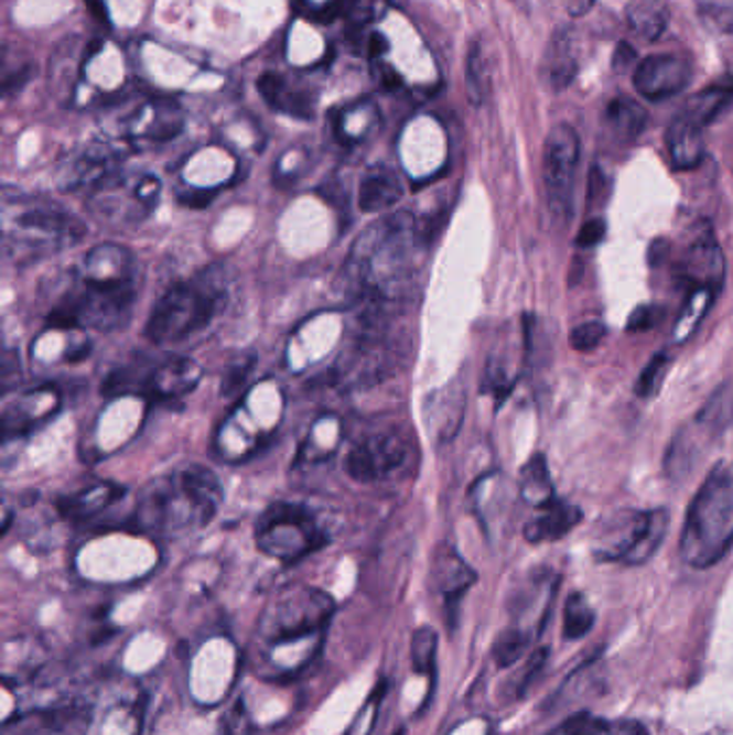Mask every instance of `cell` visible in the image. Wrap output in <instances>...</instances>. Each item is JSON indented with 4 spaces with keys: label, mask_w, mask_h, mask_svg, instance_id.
<instances>
[{
    "label": "cell",
    "mask_w": 733,
    "mask_h": 735,
    "mask_svg": "<svg viewBox=\"0 0 733 735\" xmlns=\"http://www.w3.org/2000/svg\"><path fill=\"white\" fill-rule=\"evenodd\" d=\"M368 50H370V58H377V56H381V54L388 50V42H386V37H384V35H373V37H370V45H368Z\"/></svg>",
    "instance_id": "obj_47"
},
{
    "label": "cell",
    "mask_w": 733,
    "mask_h": 735,
    "mask_svg": "<svg viewBox=\"0 0 733 735\" xmlns=\"http://www.w3.org/2000/svg\"><path fill=\"white\" fill-rule=\"evenodd\" d=\"M257 88H259L260 97L273 108V110H280L282 101H284V95H287V80L278 74H262L257 83Z\"/></svg>",
    "instance_id": "obj_41"
},
{
    "label": "cell",
    "mask_w": 733,
    "mask_h": 735,
    "mask_svg": "<svg viewBox=\"0 0 733 735\" xmlns=\"http://www.w3.org/2000/svg\"><path fill=\"white\" fill-rule=\"evenodd\" d=\"M604 233H606V224L604 219H590L581 226L579 230V237H576V246L579 248H596L601 241L604 239Z\"/></svg>",
    "instance_id": "obj_43"
},
{
    "label": "cell",
    "mask_w": 733,
    "mask_h": 735,
    "mask_svg": "<svg viewBox=\"0 0 733 735\" xmlns=\"http://www.w3.org/2000/svg\"><path fill=\"white\" fill-rule=\"evenodd\" d=\"M669 531V512L662 508L654 510H628L611 520L603 544L596 555L606 562L642 565L662 544Z\"/></svg>",
    "instance_id": "obj_10"
},
{
    "label": "cell",
    "mask_w": 733,
    "mask_h": 735,
    "mask_svg": "<svg viewBox=\"0 0 733 735\" xmlns=\"http://www.w3.org/2000/svg\"><path fill=\"white\" fill-rule=\"evenodd\" d=\"M529 646V637L525 630H518V628H513V630H506L497 641H495V648H493V658L499 667H513L517 662L518 658L522 656V651Z\"/></svg>",
    "instance_id": "obj_36"
},
{
    "label": "cell",
    "mask_w": 733,
    "mask_h": 735,
    "mask_svg": "<svg viewBox=\"0 0 733 735\" xmlns=\"http://www.w3.org/2000/svg\"><path fill=\"white\" fill-rule=\"evenodd\" d=\"M87 714L78 705L37 712L15 735H85Z\"/></svg>",
    "instance_id": "obj_24"
},
{
    "label": "cell",
    "mask_w": 733,
    "mask_h": 735,
    "mask_svg": "<svg viewBox=\"0 0 733 735\" xmlns=\"http://www.w3.org/2000/svg\"><path fill=\"white\" fill-rule=\"evenodd\" d=\"M596 615L583 594H570L563 606V637L568 641L583 639L594 628Z\"/></svg>",
    "instance_id": "obj_32"
},
{
    "label": "cell",
    "mask_w": 733,
    "mask_h": 735,
    "mask_svg": "<svg viewBox=\"0 0 733 735\" xmlns=\"http://www.w3.org/2000/svg\"><path fill=\"white\" fill-rule=\"evenodd\" d=\"M436 656V635L431 628H420L411 641V660L418 673H432Z\"/></svg>",
    "instance_id": "obj_37"
},
{
    "label": "cell",
    "mask_w": 733,
    "mask_h": 735,
    "mask_svg": "<svg viewBox=\"0 0 733 735\" xmlns=\"http://www.w3.org/2000/svg\"><path fill=\"white\" fill-rule=\"evenodd\" d=\"M379 119L381 117H379V110L375 108V104H370V101L353 104V106L345 108L334 121L336 138L346 147L359 144L379 126Z\"/></svg>",
    "instance_id": "obj_26"
},
{
    "label": "cell",
    "mask_w": 733,
    "mask_h": 735,
    "mask_svg": "<svg viewBox=\"0 0 733 735\" xmlns=\"http://www.w3.org/2000/svg\"><path fill=\"white\" fill-rule=\"evenodd\" d=\"M581 520V508L556 495L551 501L536 508V515L525 525V538L531 544L556 542L568 536Z\"/></svg>",
    "instance_id": "obj_17"
},
{
    "label": "cell",
    "mask_w": 733,
    "mask_h": 735,
    "mask_svg": "<svg viewBox=\"0 0 733 735\" xmlns=\"http://www.w3.org/2000/svg\"><path fill=\"white\" fill-rule=\"evenodd\" d=\"M662 307L654 305V303H646V305H639L633 310V314L628 316V323H626V332L630 334H637V332H647L651 327H656V323L660 321L662 316Z\"/></svg>",
    "instance_id": "obj_42"
},
{
    "label": "cell",
    "mask_w": 733,
    "mask_h": 735,
    "mask_svg": "<svg viewBox=\"0 0 733 735\" xmlns=\"http://www.w3.org/2000/svg\"><path fill=\"white\" fill-rule=\"evenodd\" d=\"M138 298V264L128 248L101 244L52 305L47 323L69 332H112L128 323Z\"/></svg>",
    "instance_id": "obj_2"
},
{
    "label": "cell",
    "mask_w": 733,
    "mask_h": 735,
    "mask_svg": "<svg viewBox=\"0 0 733 735\" xmlns=\"http://www.w3.org/2000/svg\"><path fill=\"white\" fill-rule=\"evenodd\" d=\"M432 576L439 594L443 596L448 619H454L456 606L477 579L474 570L454 549H443L434 560Z\"/></svg>",
    "instance_id": "obj_18"
},
{
    "label": "cell",
    "mask_w": 733,
    "mask_h": 735,
    "mask_svg": "<svg viewBox=\"0 0 733 735\" xmlns=\"http://www.w3.org/2000/svg\"><path fill=\"white\" fill-rule=\"evenodd\" d=\"M518 488H520V497L525 504L540 508L547 501H551L556 497L553 493V479H551V472H549V463L547 456L542 452L533 454L525 467L520 469V479H518Z\"/></svg>",
    "instance_id": "obj_28"
},
{
    "label": "cell",
    "mask_w": 733,
    "mask_h": 735,
    "mask_svg": "<svg viewBox=\"0 0 733 735\" xmlns=\"http://www.w3.org/2000/svg\"><path fill=\"white\" fill-rule=\"evenodd\" d=\"M701 22L714 33H733V9L721 4H703L699 9Z\"/></svg>",
    "instance_id": "obj_40"
},
{
    "label": "cell",
    "mask_w": 733,
    "mask_h": 735,
    "mask_svg": "<svg viewBox=\"0 0 733 735\" xmlns=\"http://www.w3.org/2000/svg\"><path fill=\"white\" fill-rule=\"evenodd\" d=\"M733 547V461L719 465L690 501L680 555L692 568L721 562Z\"/></svg>",
    "instance_id": "obj_5"
},
{
    "label": "cell",
    "mask_w": 733,
    "mask_h": 735,
    "mask_svg": "<svg viewBox=\"0 0 733 735\" xmlns=\"http://www.w3.org/2000/svg\"><path fill=\"white\" fill-rule=\"evenodd\" d=\"M183 128V117L179 106L173 101H155L149 104L142 112L131 121V140H149V142H166L174 138Z\"/></svg>",
    "instance_id": "obj_22"
},
{
    "label": "cell",
    "mask_w": 733,
    "mask_h": 735,
    "mask_svg": "<svg viewBox=\"0 0 733 735\" xmlns=\"http://www.w3.org/2000/svg\"><path fill=\"white\" fill-rule=\"evenodd\" d=\"M201 379V368L194 359L174 355L155 364L144 375V391L155 400H176L196 388Z\"/></svg>",
    "instance_id": "obj_15"
},
{
    "label": "cell",
    "mask_w": 733,
    "mask_h": 735,
    "mask_svg": "<svg viewBox=\"0 0 733 735\" xmlns=\"http://www.w3.org/2000/svg\"><path fill=\"white\" fill-rule=\"evenodd\" d=\"M431 250V224L411 212L375 221L353 244L341 284L353 307H402L413 300Z\"/></svg>",
    "instance_id": "obj_1"
},
{
    "label": "cell",
    "mask_w": 733,
    "mask_h": 735,
    "mask_svg": "<svg viewBox=\"0 0 733 735\" xmlns=\"http://www.w3.org/2000/svg\"><path fill=\"white\" fill-rule=\"evenodd\" d=\"M579 153V133L568 123H560L549 131L542 149V183L549 212L558 219L570 216Z\"/></svg>",
    "instance_id": "obj_12"
},
{
    "label": "cell",
    "mask_w": 733,
    "mask_h": 735,
    "mask_svg": "<svg viewBox=\"0 0 733 735\" xmlns=\"http://www.w3.org/2000/svg\"><path fill=\"white\" fill-rule=\"evenodd\" d=\"M690 78L689 63L673 54H651L633 74L635 88L649 101H662L678 95L687 88Z\"/></svg>",
    "instance_id": "obj_13"
},
{
    "label": "cell",
    "mask_w": 733,
    "mask_h": 735,
    "mask_svg": "<svg viewBox=\"0 0 733 735\" xmlns=\"http://www.w3.org/2000/svg\"><path fill=\"white\" fill-rule=\"evenodd\" d=\"M162 183L155 174L115 173L87 192V209L112 228H131L151 216L160 203Z\"/></svg>",
    "instance_id": "obj_8"
},
{
    "label": "cell",
    "mask_w": 733,
    "mask_h": 735,
    "mask_svg": "<svg viewBox=\"0 0 733 735\" xmlns=\"http://www.w3.org/2000/svg\"><path fill=\"white\" fill-rule=\"evenodd\" d=\"M20 381V361L13 353V348H7L2 355V386L4 391H11L13 386Z\"/></svg>",
    "instance_id": "obj_44"
},
{
    "label": "cell",
    "mask_w": 733,
    "mask_h": 735,
    "mask_svg": "<svg viewBox=\"0 0 733 735\" xmlns=\"http://www.w3.org/2000/svg\"><path fill=\"white\" fill-rule=\"evenodd\" d=\"M402 198V181L388 166H373L366 171L359 190H357V205L364 214H384L391 209Z\"/></svg>",
    "instance_id": "obj_21"
},
{
    "label": "cell",
    "mask_w": 733,
    "mask_h": 735,
    "mask_svg": "<svg viewBox=\"0 0 733 735\" xmlns=\"http://www.w3.org/2000/svg\"><path fill=\"white\" fill-rule=\"evenodd\" d=\"M604 119L611 131L624 142L637 140L647 126L646 108L630 97L611 99L606 106Z\"/></svg>",
    "instance_id": "obj_27"
},
{
    "label": "cell",
    "mask_w": 733,
    "mask_h": 735,
    "mask_svg": "<svg viewBox=\"0 0 733 735\" xmlns=\"http://www.w3.org/2000/svg\"><path fill=\"white\" fill-rule=\"evenodd\" d=\"M604 336H606V327H604L603 323L590 321V323H583V325H579V327L572 329L570 346L574 350L588 353V350L599 348L604 341Z\"/></svg>",
    "instance_id": "obj_39"
},
{
    "label": "cell",
    "mask_w": 733,
    "mask_h": 735,
    "mask_svg": "<svg viewBox=\"0 0 733 735\" xmlns=\"http://www.w3.org/2000/svg\"><path fill=\"white\" fill-rule=\"evenodd\" d=\"M680 278L689 282L690 289L710 287L716 291L723 284L725 260L719 248V241L708 224L703 226V230L694 233L680 262Z\"/></svg>",
    "instance_id": "obj_14"
},
{
    "label": "cell",
    "mask_w": 733,
    "mask_h": 735,
    "mask_svg": "<svg viewBox=\"0 0 733 735\" xmlns=\"http://www.w3.org/2000/svg\"><path fill=\"white\" fill-rule=\"evenodd\" d=\"M334 601L323 590L293 585L278 592L265 606L259 619V641L269 649L302 646L314 637H323L332 615Z\"/></svg>",
    "instance_id": "obj_7"
},
{
    "label": "cell",
    "mask_w": 733,
    "mask_h": 735,
    "mask_svg": "<svg viewBox=\"0 0 733 735\" xmlns=\"http://www.w3.org/2000/svg\"><path fill=\"white\" fill-rule=\"evenodd\" d=\"M542 80L551 90H563L570 87L572 80L579 74V56H576V42L570 29H561L545 50L542 67H540Z\"/></svg>",
    "instance_id": "obj_20"
},
{
    "label": "cell",
    "mask_w": 733,
    "mask_h": 735,
    "mask_svg": "<svg viewBox=\"0 0 733 735\" xmlns=\"http://www.w3.org/2000/svg\"><path fill=\"white\" fill-rule=\"evenodd\" d=\"M594 2H596V0H563V7H565V11H568L570 15L581 18V15H585V13L594 7Z\"/></svg>",
    "instance_id": "obj_46"
},
{
    "label": "cell",
    "mask_w": 733,
    "mask_h": 735,
    "mask_svg": "<svg viewBox=\"0 0 733 735\" xmlns=\"http://www.w3.org/2000/svg\"><path fill=\"white\" fill-rule=\"evenodd\" d=\"M398 735H400V734H398Z\"/></svg>",
    "instance_id": "obj_48"
},
{
    "label": "cell",
    "mask_w": 733,
    "mask_h": 735,
    "mask_svg": "<svg viewBox=\"0 0 733 735\" xmlns=\"http://www.w3.org/2000/svg\"><path fill=\"white\" fill-rule=\"evenodd\" d=\"M515 383H517V375H513L506 364L495 361V359L488 361L482 390L493 393L497 404H502L510 396V391L515 390Z\"/></svg>",
    "instance_id": "obj_34"
},
{
    "label": "cell",
    "mask_w": 733,
    "mask_h": 735,
    "mask_svg": "<svg viewBox=\"0 0 733 735\" xmlns=\"http://www.w3.org/2000/svg\"><path fill=\"white\" fill-rule=\"evenodd\" d=\"M123 486L112 482H93L85 488L69 493L58 499V512L72 522H88L108 510L117 499L123 497Z\"/></svg>",
    "instance_id": "obj_19"
},
{
    "label": "cell",
    "mask_w": 733,
    "mask_h": 735,
    "mask_svg": "<svg viewBox=\"0 0 733 735\" xmlns=\"http://www.w3.org/2000/svg\"><path fill=\"white\" fill-rule=\"evenodd\" d=\"M626 22L635 35L646 42H656L669 22V9L662 0H630L626 7Z\"/></svg>",
    "instance_id": "obj_29"
},
{
    "label": "cell",
    "mask_w": 733,
    "mask_h": 735,
    "mask_svg": "<svg viewBox=\"0 0 733 735\" xmlns=\"http://www.w3.org/2000/svg\"><path fill=\"white\" fill-rule=\"evenodd\" d=\"M714 298H716V291L710 289V287L690 289L689 298H687L685 307L680 312V318L676 321V327H673V343L676 345L687 343L690 336L697 332V327L701 325L703 316L708 314Z\"/></svg>",
    "instance_id": "obj_30"
},
{
    "label": "cell",
    "mask_w": 733,
    "mask_h": 735,
    "mask_svg": "<svg viewBox=\"0 0 733 735\" xmlns=\"http://www.w3.org/2000/svg\"><path fill=\"white\" fill-rule=\"evenodd\" d=\"M565 735H647V729L637 721H604L592 714L572 716L563 729Z\"/></svg>",
    "instance_id": "obj_31"
},
{
    "label": "cell",
    "mask_w": 733,
    "mask_h": 735,
    "mask_svg": "<svg viewBox=\"0 0 733 735\" xmlns=\"http://www.w3.org/2000/svg\"><path fill=\"white\" fill-rule=\"evenodd\" d=\"M224 501L216 474L185 465L151 479L138 495L130 522L151 536H179L209 525Z\"/></svg>",
    "instance_id": "obj_3"
},
{
    "label": "cell",
    "mask_w": 733,
    "mask_h": 735,
    "mask_svg": "<svg viewBox=\"0 0 733 735\" xmlns=\"http://www.w3.org/2000/svg\"><path fill=\"white\" fill-rule=\"evenodd\" d=\"M669 361H671V359H669V355H667L665 350L656 353V355L647 361V366L644 368L639 381H637V388H635L639 398H651V396L658 393L660 386H662V381H665V375H667V370H669Z\"/></svg>",
    "instance_id": "obj_35"
},
{
    "label": "cell",
    "mask_w": 733,
    "mask_h": 735,
    "mask_svg": "<svg viewBox=\"0 0 733 735\" xmlns=\"http://www.w3.org/2000/svg\"><path fill=\"white\" fill-rule=\"evenodd\" d=\"M733 101V78L725 83H714L710 87L699 90L687 101V108L682 110L685 117H689L692 123L699 128L710 126L730 104Z\"/></svg>",
    "instance_id": "obj_25"
},
{
    "label": "cell",
    "mask_w": 733,
    "mask_h": 735,
    "mask_svg": "<svg viewBox=\"0 0 733 735\" xmlns=\"http://www.w3.org/2000/svg\"><path fill=\"white\" fill-rule=\"evenodd\" d=\"M384 696H386V682L377 684V691L373 692V696L359 710V714L355 716V721H353V725H351V729L346 732V735H370L375 732L377 714H379Z\"/></svg>",
    "instance_id": "obj_38"
},
{
    "label": "cell",
    "mask_w": 733,
    "mask_h": 735,
    "mask_svg": "<svg viewBox=\"0 0 733 735\" xmlns=\"http://www.w3.org/2000/svg\"><path fill=\"white\" fill-rule=\"evenodd\" d=\"M667 149L678 171H692L703 162L705 140L703 128L692 123L689 117L678 115L667 130Z\"/></svg>",
    "instance_id": "obj_23"
},
{
    "label": "cell",
    "mask_w": 733,
    "mask_h": 735,
    "mask_svg": "<svg viewBox=\"0 0 733 735\" xmlns=\"http://www.w3.org/2000/svg\"><path fill=\"white\" fill-rule=\"evenodd\" d=\"M226 300V275L222 267L205 269L173 284L153 305L144 336L155 345L181 343L216 318Z\"/></svg>",
    "instance_id": "obj_6"
},
{
    "label": "cell",
    "mask_w": 733,
    "mask_h": 735,
    "mask_svg": "<svg viewBox=\"0 0 733 735\" xmlns=\"http://www.w3.org/2000/svg\"><path fill=\"white\" fill-rule=\"evenodd\" d=\"M61 398L52 388H40L20 396L13 404L7 407L2 415V436L4 441L31 433L40 422H45L58 409Z\"/></svg>",
    "instance_id": "obj_16"
},
{
    "label": "cell",
    "mask_w": 733,
    "mask_h": 735,
    "mask_svg": "<svg viewBox=\"0 0 733 735\" xmlns=\"http://www.w3.org/2000/svg\"><path fill=\"white\" fill-rule=\"evenodd\" d=\"M635 61V50L628 44H617L615 56H613V69L615 72H626V67H630V63Z\"/></svg>",
    "instance_id": "obj_45"
},
{
    "label": "cell",
    "mask_w": 733,
    "mask_h": 735,
    "mask_svg": "<svg viewBox=\"0 0 733 735\" xmlns=\"http://www.w3.org/2000/svg\"><path fill=\"white\" fill-rule=\"evenodd\" d=\"M413 447V436L402 426H386L362 434L346 452V474L359 484L384 482L409 465Z\"/></svg>",
    "instance_id": "obj_11"
},
{
    "label": "cell",
    "mask_w": 733,
    "mask_h": 735,
    "mask_svg": "<svg viewBox=\"0 0 733 735\" xmlns=\"http://www.w3.org/2000/svg\"><path fill=\"white\" fill-rule=\"evenodd\" d=\"M465 83H467V95L474 106H482L491 93V72L484 58V52L479 44H472L467 54V67H465Z\"/></svg>",
    "instance_id": "obj_33"
},
{
    "label": "cell",
    "mask_w": 733,
    "mask_h": 735,
    "mask_svg": "<svg viewBox=\"0 0 733 735\" xmlns=\"http://www.w3.org/2000/svg\"><path fill=\"white\" fill-rule=\"evenodd\" d=\"M255 538L260 553L291 563L325 547L327 531L319 525L310 508L280 501L260 515Z\"/></svg>",
    "instance_id": "obj_9"
},
{
    "label": "cell",
    "mask_w": 733,
    "mask_h": 735,
    "mask_svg": "<svg viewBox=\"0 0 733 735\" xmlns=\"http://www.w3.org/2000/svg\"><path fill=\"white\" fill-rule=\"evenodd\" d=\"M0 219L2 260L15 267L56 257L87 235V224L63 205L11 187L2 192Z\"/></svg>",
    "instance_id": "obj_4"
}]
</instances>
